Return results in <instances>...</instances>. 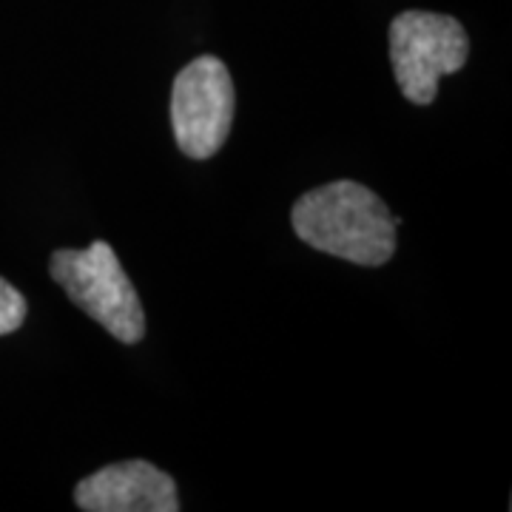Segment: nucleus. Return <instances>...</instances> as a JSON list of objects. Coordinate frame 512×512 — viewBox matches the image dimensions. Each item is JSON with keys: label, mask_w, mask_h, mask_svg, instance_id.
Here are the masks:
<instances>
[{"label": "nucleus", "mask_w": 512, "mask_h": 512, "mask_svg": "<svg viewBox=\"0 0 512 512\" xmlns=\"http://www.w3.org/2000/svg\"><path fill=\"white\" fill-rule=\"evenodd\" d=\"M296 237L322 254L379 268L396 254V222L387 202L362 183L336 180L293 202Z\"/></svg>", "instance_id": "obj_1"}, {"label": "nucleus", "mask_w": 512, "mask_h": 512, "mask_svg": "<svg viewBox=\"0 0 512 512\" xmlns=\"http://www.w3.org/2000/svg\"><path fill=\"white\" fill-rule=\"evenodd\" d=\"M49 274L80 311L109 330L123 345L146 336V313L131 279L109 242L97 239L89 248H60L49 259Z\"/></svg>", "instance_id": "obj_2"}, {"label": "nucleus", "mask_w": 512, "mask_h": 512, "mask_svg": "<svg viewBox=\"0 0 512 512\" xmlns=\"http://www.w3.org/2000/svg\"><path fill=\"white\" fill-rule=\"evenodd\" d=\"M470 37L450 15L410 9L390 23V63L404 100L430 106L439 97V80L464 69Z\"/></svg>", "instance_id": "obj_3"}, {"label": "nucleus", "mask_w": 512, "mask_h": 512, "mask_svg": "<svg viewBox=\"0 0 512 512\" xmlns=\"http://www.w3.org/2000/svg\"><path fill=\"white\" fill-rule=\"evenodd\" d=\"M171 126L191 160H208L225 146L234 126V80L220 57H197L174 77Z\"/></svg>", "instance_id": "obj_4"}, {"label": "nucleus", "mask_w": 512, "mask_h": 512, "mask_svg": "<svg viewBox=\"0 0 512 512\" xmlns=\"http://www.w3.org/2000/svg\"><path fill=\"white\" fill-rule=\"evenodd\" d=\"M74 504L83 512H177L180 495L157 464L131 458L83 478L74 487Z\"/></svg>", "instance_id": "obj_5"}, {"label": "nucleus", "mask_w": 512, "mask_h": 512, "mask_svg": "<svg viewBox=\"0 0 512 512\" xmlns=\"http://www.w3.org/2000/svg\"><path fill=\"white\" fill-rule=\"evenodd\" d=\"M26 311H29V308H26L23 293H20L12 282H6V279L0 276V336L15 333V330L23 325Z\"/></svg>", "instance_id": "obj_6"}]
</instances>
